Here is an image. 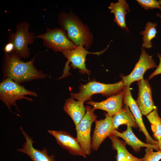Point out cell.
Here are the masks:
<instances>
[{
  "mask_svg": "<svg viewBox=\"0 0 161 161\" xmlns=\"http://www.w3.org/2000/svg\"><path fill=\"white\" fill-rule=\"evenodd\" d=\"M38 55L25 62L14 51L4 53L2 62L3 79L10 78L20 84L25 82L46 78L47 75L38 70L34 65Z\"/></svg>",
  "mask_w": 161,
  "mask_h": 161,
  "instance_id": "6da1fadb",
  "label": "cell"
},
{
  "mask_svg": "<svg viewBox=\"0 0 161 161\" xmlns=\"http://www.w3.org/2000/svg\"><path fill=\"white\" fill-rule=\"evenodd\" d=\"M58 21L68 38L77 46L82 45L87 50L90 48L94 41L92 34L77 16L61 11L58 16Z\"/></svg>",
  "mask_w": 161,
  "mask_h": 161,
  "instance_id": "7a4b0ae2",
  "label": "cell"
},
{
  "mask_svg": "<svg viewBox=\"0 0 161 161\" xmlns=\"http://www.w3.org/2000/svg\"><path fill=\"white\" fill-rule=\"evenodd\" d=\"M125 86L121 80L113 84H106L92 81L85 84H81L79 91L76 93L71 92V97L83 103L90 100L93 95L98 93L110 97L123 90Z\"/></svg>",
  "mask_w": 161,
  "mask_h": 161,
  "instance_id": "3957f363",
  "label": "cell"
},
{
  "mask_svg": "<svg viewBox=\"0 0 161 161\" xmlns=\"http://www.w3.org/2000/svg\"><path fill=\"white\" fill-rule=\"evenodd\" d=\"M27 95L37 96L36 92L26 89L24 86L20 85L10 78L4 79L0 83V100L5 103L11 112L10 106H14L19 112L16 103L17 100L25 99L32 101V98L25 96Z\"/></svg>",
  "mask_w": 161,
  "mask_h": 161,
  "instance_id": "277c9868",
  "label": "cell"
},
{
  "mask_svg": "<svg viewBox=\"0 0 161 161\" xmlns=\"http://www.w3.org/2000/svg\"><path fill=\"white\" fill-rule=\"evenodd\" d=\"M30 24L26 21L18 22L16 28L15 32L9 33L8 42L13 44L14 51L21 58H27L30 56V52L28 45L34 42L35 34L29 31Z\"/></svg>",
  "mask_w": 161,
  "mask_h": 161,
  "instance_id": "5b68a950",
  "label": "cell"
},
{
  "mask_svg": "<svg viewBox=\"0 0 161 161\" xmlns=\"http://www.w3.org/2000/svg\"><path fill=\"white\" fill-rule=\"evenodd\" d=\"M35 38L42 39L44 46L55 52H62L65 50L75 49L77 47L61 28L51 29L46 27L45 32L35 36Z\"/></svg>",
  "mask_w": 161,
  "mask_h": 161,
  "instance_id": "8992f818",
  "label": "cell"
},
{
  "mask_svg": "<svg viewBox=\"0 0 161 161\" xmlns=\"http://www.w3.org/2000/svg\"><path fill=\"white\" fill-rule=\"evenodd\" d=\"M86 113L82 120L75 127L76 139L86 155L91 153V140L90 134L92 125L97 120V116L95 111L89 106L86 107Z\"/></svg>",
  "mask_w": 161,
  "mask_h": 161,
  "instance_id": "52a82bcc",
  "label": "cell"
},
{
  "mask_svg": "<svg viewBox=\"0 0 161 161\" xmlns=\"http://www.w3.org/2000/svg\"><path fill=\"white\" fill-rule=\"evenodd\" d=\"M157 66L152 55H149L144 48L142 47L139 61L132 72L128 75L125 76L121 74L120 76L125 87H129L133 82L143 79L144 74L147 70L157 68Z\"/></svg>",
  "mask_w": 161,
  "mask_h": 161,
  "instance_id": "ba28073f",
  "label": "cell"
},
{
  "mask_svg": "<svg viewBox=\"0 0 161 161\" xmlns=\"http://www.w3.org/2000/svg\"><path fill=\"white\" fill-rule=\"evenodd\" d=\"M109 45L106 49L99 52H89L83 45H80L75 49L65 50L62 53L64 56L67 59L66 64L69 65L71 63V66L73 69H78L80 73L82 74L86 73L89 76L90 71L86 68L85 65L86 55L88 54L99 55L106 50Z\"/></svg>",
  "mask_w": 161,
  "mask_h": 161,
  "instance_id": "9c48e42d",
  "label": "cell"
},
{
  "mask_svg": "<svg viewBox=\"0 0 161 161\" xmlns=\"http://www.w3.org/2000/svg\"><path fill=\"white\" fill-rule=\"evenodd\" d=\"M105 118L96 120L95 127L91 138V149L97 151L104 140L113 134L116 130L113 122L112 117L105 113Z\"/></svg>",
  "mask_w": 161,
  "mask_h": 161,
  "instance_id": "30bf717a",
  "label": "cell"
},
{
  "mask_svg": "<svg viewBox=\"0 0 161 161\" xmlns=\"http://www.w3.org/2000/svg\"><path fill=\"white\" fill-rule=\"evenodd\" d=\"M137 84L138 93L136 101L142 114L146 116L157 106L153 100L151 86L148 80L143 79L138 81Z\"/></svg>",
  "mask_w": 161,
  "mask_h": 161,
  "instance_id": "8fae6325",
  "label": "cell"
},
{
  "mask_svg": "<svg viewBox=\"0 0 161 161\" xmlns=\"http://www.w3.org/2000/svg\"><path fill=\"white\" fill-rule=\"evenodd\" d=\"M47 132L55 138L57 143L62 148L66 150L71 155L86 156L76 138L64 130H49Z\"/></svg>",
  "mask_w": 161,
  "mask_h": 161,
  "instance_id": "7c38bea8",
  "label": "cell"
},
{
  "mask_svg": "<svg viewBox=\"0 0 161 161\" xmlns=\"http://www.w3.org/2000/svg\"><path fill=\"white\" fill-rule=\"evenodd\" d=\"M123 103L127 105L133 114L140 130L144 134L147 143L157 145V141L153 139L148 134L143 123L142 114L133 98L129 87H125L123 89Z\"/></svg>",
  "mask_w": 161,
  "mask_h": 161,
  "instance_id": "4fadbf2b",
  "label": "cell"
},
{
  "mask_svg": "<svg viewBox=\"0 0 161 161\" xmlns=\"http://www.w3.org/2000/svg\"><path fill=\"white\" fill-rule=\"evenodd\" d=\"M20 129L25 138L26 141L21 148L17 149L18 151L27 154L32 161H55L54 155H49L46 148L42 150L35 148L33 145L34 141L27 134L22 127Z\"/></svg>",
  "mask_w": 161,
  "mask_h": 161,
  "instance_id": "5bb4252c",
  "label": "cell"
},
{
  "mask_svg": "<svg viewBox=\"0 0 161 161\" xmlns=\"http://www.w3.org/2000/svg\"><path fill=\"white\" fill-rule=\"evenodd\" d=\"M123 90L119 93L113 95L106 100L99 102L89 101L87 104L93 106V109H101L106 111L108 115L112 117L118 113L123 105Z\"/></svg>",
  "mask_w": 161,
  "mask_h": 161,
  "instance_id": "9a60e30c",
  "label": "cell"
},
{
  "mask_svg": "<svg viewBox=\"0 0 161 161\" xmlns=\"http://www.w3.org/2000/svg\"><path fill=\"white\" fill-rule=\"evenodd\" d=\"M113 134L122 138L126 143L131 146L136 153L140 152L141 148L143 147L152 148L157 151H159L157 145L145 143L140 140L134 134L132 130V127L130 125L127 126L126 130L122 133L115 130L114 131Z\"/></svg>",
  "mask_w": 161,
  "mask_h": 161,
  "instance_id": "2e32d148",
  "label": "cell"
},
{
  "mask_svg": "<svg viewBox=\"0 0 161 161\" xmlns=\"http://www.w3.org/2000/svg\"><path fill=\"white\" fill-rule=\"evenodd\" d=\"M83 103L71 97L66 100L64 107L65 112L73 120L75 126L80 121L86 113Z\"/></svg>",
  "mask_w": 161,
  "mask_h": 161,
  "instance_id": "e0dca14e",
  "label": "cell"
},
{
  "mask_svg": "<svg viewBox=\"0 0 161 161\" xmlns=\"http://www.w3.org/2000/svg\"><path fill=\"white\" fill-rule=\"evenodd\" d=\"M108 8L111 13L114 15V21L117 25L122 29H125L128 32L129 30L126 26L125 17L127 11L130 12L129 5L125 0H118L116 3L111 2Z\"/></svg>",
  "mask_w": 161,
  "mask_h": 161,
  "instance_id": "ac0fdd59",
  "label": "cell"
},
{
  "mask_svg": "<svg viewBox=\"0 0 161 161\" xmlns=\"http://www.w3.org/2000/svg\"><path fill=\"white\" fill-rule=\"evenodd\" d=\"M113 122L115 129L120 125H130L135 129L139 128L133 114L128 106L124 103L117 113L112 116Z\"/></svg>",
  "mask_w": 161,
  "mask_h": 161,
  "instance_id": "d6986e66",
  "label": "cell"
},
{
  "mask_svg": "<svg viewBox=\"0 0 161 161\" xmlns=\"http://www.w3.org/2000/svg\"><path fill=\"white\" fill-rule=\"evenodd\" d=\"M157 25L158 24L156 23L148 22L145 26L144 30L140 32V34L143 36L142 39L143 47L149 49L152 47L151 40L156 37L157 32L156 27Z\"/></svg>",
  "mask_w": 161,
  "mask_h": 161,
  "instance_id": "ffe728a7",
  "label": "cell"
},
{
  "mask_svg": "<svg viewBox=\"0 0 161 161\" xmlns=\"http://www.w3.org/2000/svg\"><path fill=\"white\" fill-rule=\"evenodd\" d=\"M146 116L151 123L154 138L159 141L161 139V118L159 115L157 107Z\"/></svg>",
  "mask_w": 161,
  "mask_h": 161,
  "instance_id": "44dd1931",
  "label": "cell"
},
{
  "mask_svg": "<svg viewBox=\"0 0 161 161\" xmlns=\"http://www.w3.org/2000/svg\"><path fill=\"white\" fill-rule=\"evenodd\" d=\"M154 149L146 148L143 161H159L161 159V151L154 152Z\"/></svg>",
  "mask_w": 161,
  "mask_h": 161,
  "instance_id": "7402d4cb",
  "label": "cell"
},
{
  "mask_svg": "<svg viewBox=\"0 0 161 161\" xmlns=\"http://www.w3.org/2000/svg\"><path fill=\"white\" fill-rule=\"evenodd\" d=\"M138 2L145 10L157 8L161 11V5L156 0H137Z\"/></svg>",
  "mask_w": 161,
  "mask_h": 161,
  "instance_id": "603a6c76",
  "label": "cell"
},
{
  "mask_svg": "<svg viewBox=\"0 0 161 161\" xmlns=\"http://www.w3.org/2000/svg\"><path fill=\"white\" fill-rule=\"evenodd\" d=\"M157 55L160 61L159 64L158 65L156 70L150 75L148 80L152 79L153 77L157 75L161 74V55L157 53Z\"/></svg>",
  "mask_w": 161,
  "mask_h": 161,
  "instance_id": "cb8c5ba5",
  "label": "cell"
},
{
  "mask_svg": "<svg viewBox=\"0 0 161 161\" xmlns=\"http://www.w3.org/2000/svg\"><path fill=\"white\" fill-rule=\"evenodd\" d=\"M3 49L4 53H10L14 51V46L12 43L8 42L5 45Z\"/></svg>",
  "mask_w": 161,
  "mask_h": 161,
  "instance_id": "d4e9b609",
  "label": "cell"
},
{
  "mask_svg": "<svg viewBox=\"0 0 161 161\" xmlns=\"http://www.w3.org/2000/svg\"><path fill=\"white\" fill-rule=\"evenodd\" d=\"M157 142V145L159 147V151H161V139Z\"/></svg>",
  "mask_w": 161,
  "mask_h": 161,
  "instance_id": "484cf974",
  "label": "cell"
},
{
  "mask_svg": "<svg viewBox=\"0 0 161 161\" xmlns=\"http://www.w3.org/2000/svg\"><path fill=\"white\" fill-rule=\"evenodd\" d=\"M158 1L160 5H161V0H159ZM157 16L160 17L161 18V15H160L159 13H157Z\"/></svg>",
  "mask_w": 161,
  "mask_h": 161,
  "instance_id": "4316f807",
  "label": "cell"
}]
</instances>
